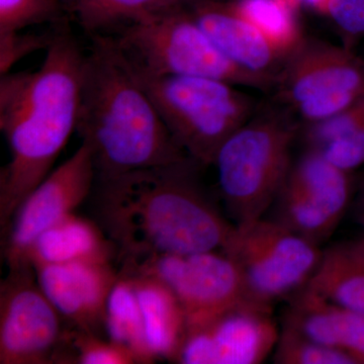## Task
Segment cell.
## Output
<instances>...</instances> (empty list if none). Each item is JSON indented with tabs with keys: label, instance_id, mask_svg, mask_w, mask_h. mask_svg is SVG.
<instances>
[{
	"label": "cell",
	"instance_id": "obj_1",
	"mask_svg": "<svg viewBox=\"0 0 364 364\" xmlns=\"http://www.w3.org/2000/svg\"><path fill=\"white\" fill-rule=\"evenodd\" d=\"M69 21L54 26L39 70L9 72L0 79V129L11 151L0 171L1 232L76 131L85 52Z\"/></svg>",
	"mask_w": 364,
	"mask_h": 364
},
{
	"label": "cell",
	"instance_id": "obj_2",
	"mask_svg": "<svg viewBox=\"0 0 364 364\" xmlns=\"http://www.w3.org/2000/svg\"><path fill=\"white\" fill-rule=\"evenodd\" d=\"M191 158L97 184V214L119 263L226 247L236 226L215 207Z\"/></svg>",
	"mask_w": 364,
	"mask_h": 364
},
{
	"label": "cell",
	"instance_id": "obj_3",
	"mask_svg": "<svg viewBox=\"0 0 364 364\" xmlns=\"http://www.w3.org/2000/svg\"><path fill=\"white\" fill-rule=\"evenodd\" d=\"M90 39L76 132L92 152L97 184L191 158L170 135L112 35Z\"/></svg>",
	"mask_w": 364,
	"mask_h": 364
},
{
	"label": "cell",
	"instance_id": "obj_4",
	"mask_svg": "<svg viewBox=\"0 0 364 364\" xmlns=\"http://www.w3.org/2000/svg\"><path fill=\"white\" fill-rule=\"evenodd\" d=\"M301 132L287 111L261 112L223 144L214 164L220 191L236 226L264 218L291 169V151Z\"/></svg>",
	"mask_w": 364,
	"mask_h": 364
},
{
	"label": "cell",
	"instance_id": "obj_5",
	"mask_svg": "<svg viewBox=\"0 0 364 364\" xmlns=\"http://www.w3.org/2000/svg\"><path fill=\"white\" fill-rule=\"evenodd\" d=\"M135 70L150 75L217 79L262 91L277 79L237 65L210 40L188 6L178 7L109 33Z\"/></svg>",
	"mask_w": 364,
	"mask_h": 364
},
{
	"label": "cell",
	"instance_id": "obj_6",
	"mask_svg": "<svg viewBox=\"0 0 364 364\" xmlns=\"http://www.w3.org/2000/svg\"><path fill=\"white\" fill-rule=\"evenodd\" d=\"M131 68L170 135L200 166L214 164L223 144L247 123L255 109L252 97L225 81L150 75Z\"/></svg>",
	"mask_w": 364,
	"mask_h": 364
},
{
	"label": "cell",
	"instance_id": "obj_7",
	"mask_svg": "<svg viewBox=\"0 0 364 364\" xmlns=\"http://www.w3.org/2000/svg\"><path fill=\"white\" fill-rule=\"evenodd\" d=\"M221 251L238 267L249 299L268 308L306 287L323 252L320 245L264 218L236 226Z\"/></svg>",
	"mask_w": 364,
	"mask_h": 364
},
{
	"label": "cell",
	"instance_id": "obj_8",
	"mask_svg": "<svg viewBox=\"0 0 364 364\" xmlns=\"http://www.w3.org/2000/svg\"><path fill=\"white\" fill-rule=\"evenodd\" d=\"M274 90L305 124L318 123L364 95V59L345 46L304 37L287 55Z\"/></svg>",
	"mask_w": 364,
	"mask_h": 364
},
{
	"label": "cell",
	"instance_id": "obj_9",
	"mask_svg": "<svg viewBox=\"0 0 364 364\" xmlns=\"http://www.w3.org/2000/svg\"><path fill=\"white\" fill-rule=\"evenodd\" d=\"M353 176L306 148L291 164L273 203L272 220L321 245L343 219L353 196Z\"/></svg>",
	"mask_w": 364,
	"mask_h": 364
},
{
	"label": "cell",
	"instance_id": "obj_10",
	"mask_svg": "<svg viewBox=\"0 0 364 364\" xmlns=\"http://www.w3.org/2000/svg\"><path fill=\"white\" fill-rule=\"evenodd\" d=\"M119 272L153 277L168 287L181 303L188 325L239 304L253 303L238 267L223 251L151 256L123 263Z\"/></svg>",
	"mask_w": 364,
	"mask_h": 364
},
{
	"label": "cell",
	"instance_id": "obj_11",
	"mask_svg": "<svg viewBox=\"0 0 364 364\" xmlns=\"http://www.w3.org/2000/svg\"><path fill=\"white\" fill-rule=\"evenodd\" d=\"M63 320L32 265L9 269L0 284V364L60 363Z\"/></svg>",
	"mask_w": 364,
	"mask_h": 364
},
{
	"label": "cell",
	"instance_id": "obj_12",
	"mask_svg": "<svg viewBox=\"0 0 364 364\" xmlns=\"http://www.w3.org/2000/svg\"><path fill=\"white\" fill-rule=\"evenodd\" d=\"M95 182L92 152L81 142L69 159L26 196L1 232V255L9 269L31 265L28 253L36 239L74 213L90 196Z\"/></svg>",
	"mask_w": 364,
	"mask_h": 364
},
{
	"label": "cell",
	"instance_id": "obj_13",
	"mask_svg": "<svg viewBox=\"0 0 364 364\" xmlns=\"http://www.w3.org/2000/svg\"><path fill=\"white\" fill-rule=\"evenodd\" d=\"M272 308L239 304L188 325L176 363L259 364L275 348L279 332Z\"/></svg>",
	"mask_w": 364,
	"mask_h": 364
},
{
	"label": "cell",
	"instance_id": "obj_14",
	"mask_svg": "<svg viewBox=\"0 0 364 364\" xmlns=\"http://www.w3.org/2000/svg\"><path fill=\"white\" fill-rule=\"evenodd\" d=\"M41 289L72 327L98 335L105 329L107 303L119 272L109 262L33 267Z\"/></svg>",
	"mask_w": 364,
	"mask_h": 364
},
{
	"label": "cell",
	"instance_id": "obj_15",
	"mask_svg": "<svg viewBox=\"0 0 364 364\" xmlns=\"http://www.w3.org/2000/svg\"><path fill=\"white\" fill-rule=\"evenodd\" d=\"M188 6L228 58L249 71L277 79L286 57L230 0H195Z\"/></svg>",
	"mask_w": 364,
	"mask_h": 364
},
{
	"label": "cell",
	"instance_id": "obj_16",
	"mask_svg": "<svg viewBox=\"0 0 364 364\" xmlns=\"http://www.w3.org/2000/svg\"><path fill=\"white\" fill-rule=\"evenodd\" d=\"M282 326L364 364V315L333 303L308 287L287 299Z\"/></svg>",
	"mask_w": 364,
	"mask_h": 364
},
{
	"label": "cell",
	"instance_id": "obj_17",
	"mask_svg": "<svg viewBox=\"0 0 364 364\" xmlns=\"http://www.w3.org/2000/svg\"><path fill=\"white\" fill-rule=\"evenodd\" d=\"M116 247L102 228L75 213L66 215L36 239L28 253L33 267L74 262H109Z\"/></svg>",
	"mask_w": 364,
	"mask_h": 364
},
{
	"label": "cell",
	"instance_id": "obj_18",
	"mask_svg": "<svg viewBox=\"0 0 364 364\" xmlns=\"http://www.w3.org/2000/svg\"><path fill=\"white\" fill-rule=\"evenodd\" d=\"M129 277L135 286L150 350L156 359L176 363L188 329V318L181 303L160 280L144 275Z\"/></svg>",
	"mask_w": 364,
	"mask_h": 364
},
{
	"label": "cell",
	"instance_id": "obj_19",
	"mask_svg": "<svg viewBox=\"0 0 364 364\" xmlns=\"http://www.w3.org/2000/svg\"><path fill=\"white\" fill-rule=\"evenodd\" d=\"M306 287L364 315V236L324 249Z\"/></svg>",
	"mask_w": 364,
	"mask_h": 364
},
{
	"label": "cell",
	"instance_id": "obj_20",
	"mask_svg": "<svg viewBox=\"0 0 364 364\" xmlns=\"http://www.w3.org/2000/svg\"><path fill=\"white\" fill-rule=\"evenodd\" d=\"M195 0H62L69 20L88 36L114 33L124 26L147 20Z\"/></svg>",
	"mask_w": 364,
	"mask_h": 364
},
{
	"label": "cell",
	"instance_id": "obj_21",
	"mask_svg": "<svg viewBox=\"0 0 364 364\" xmlns=\"http://www.w3.org/2000/svg\"><path fill=\"white\" fill-rule=\"evenodd\" d=\"M105 330L109 340L135 354L138 363H153L156 360L146 338L133 279L122 272L107 299Z\"/></svg>",
	"mask_w": 364,
	"mask_h": 364
},
{
	"label": "cell",
	"instance_id": "obj_22",
	"mask_svg": "<svg viewBox=\"0 0 364 364\" xmlns=\"http://www.w3.org/2000/svg\"><path fill=\"white\" fill-rule=\"evenodd\" d=\"M234 9L264 33L284 57L304 36L287 0H230Z\"/></svg>",
	"mask_w": 364,
	"mask_h": 364
},
{
	"label": "cell",
	"instance_id": "obj_23",
	"mask_svg": "<svg viewBox=\"0 0 364 364\" xmlns=\"http://www.w3.org/2000/svg\"><path fill=\"white\" fill-rule=\"evenodd\" d=\"M62 363L133 364L138 360L130 349L72 327L66 330Z\"/></svg>",
	"mask_w": 364,
	"mask_h": 364
},
{
	"label": "cell",
	"instance_id": "obj_24",
	"mask_svg": "<svg viewBox=\"0 0 364 364\" xmlns=\"http://www.w3.org/2000/svg\"><path fill=\"white\" fill-rule=\"evenodd\" d=\"M277 364H355L344 352L309 338L296 330L282 326L274 348Z\"/></svg>",
	"mask_w": 364,
	"mask_h": 364
},
{
	"label": "cell",
	"instance_id": "obj_25",
	"mask_svg": "<svg viewBox=\"0 0 364 364\" xmlns=\"http://www.w3.org/2000/svg\"><path fill=\"white\" fill-rule=\"evenodd\" d=\"M66 18L62 0H0V33L45 23L55 26Z\"/></svg>",
	"mask_w": 364,
	"mask_h": 364
},
{
	"label": "cell",
	"instance_id": "obj_26",
	"mask_svg": "<svg viewBox=\"0 0 364 364\" xmlns=\"http://www.w3.org/2000/svg\"><path fill=\"white\" fill-rule=\"evenodd\" d=\"M317 151L333 164L347 171L353 172L364 165V95L343 135Z\"/></svg>",
	"mask_w": 364,
	"mask_h": 364
},
{
	"label": "cell",
	"instance_id": "obj_27",
	"mask_svg": "<svg viewBox=\"0 0 364 364\" xmlns=\"http://www.w3.org/2000/svg\"><path fill=\"white\" fill-rule=\"evenodd\" d=\"M54 28L44 33H0V74L9 73L11 67L33 52L47 51L53 39Z\"/></svg>",
	"mask_w": 364,
	"mask_h": 364
},
{
	"label": "cell",
	"instance_id": "obj_28",
	"mask_svg": "<svg viewBox=\"0 0 364 364\" xmlns=\"http://www.w3.org/2000/svg\"><path fill=\"white\" fill-rule=\"evenodd\" d=\"M322 11L346 42L364 37V0H327Z\"/></svg>",
	"mask_w": 364,
	"mask_h": 364
},
{
	"label": "cell",
	"instance_id": "obj_29",
	"mask_svg": "<svg viewBox=\"0 0 364 364\" xmlns=\"http://www.w3.org/2000/svg\"><path fill=\"white\" fill-rule=\"evenodd\" d=\"M355 215L358 222L364 230V178L361 181L358 198H356Z\"/></svg>",
	"mask_w": 364,
	"mask_h": 364
},
{
	"label": "cell",
	"instance_id": "obj_30",
	"mask_svg": "<svg viewBox=\"0 0 364 364\" xmlns=\"http://www.w3.org/2000/svg\"><path fill=\"white\" fill-rule=\"evenodd\" d=\"M301 1L306 2V4H311V6H315L316 9H321L322 11L324 7L326 1L327 0H301Z\"/></svg>",
	"mask_w": 364,
	"mask_h": 364
}]
</instances>
